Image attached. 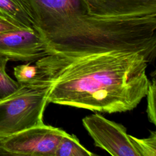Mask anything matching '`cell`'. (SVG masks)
Returning <instances> with one entry per match:
<instances>
[{
    "label": "cell",
    "mask_w": 156,
    "mask_h": 156,
    "mask_svg": "<svg viewBox=\"0 0 156 156\" xmlns=\"http://www.w3.org/2000/svg\"><path fill=\"white\" fill-rule=\"evenodd\" d=\"M0 54L9 60L34 62L48 54L35 29H18L0 32Z\"/></svg>",
    "instance_id": "7"
},
{
    "label": "cell",
    "mask_w": 156,
    "mask_h": 156,
    "mask_svg": "<svg viewBox=\"0 0 156 156\" xmlns=\"http://www.w3.org/2000/svg\"><path fill=\"white\" fill-rule=\"evenodd\" d=\"M147 61L133 52L68 55L37 60L38 78L50 83L48 103L108 113L132 110L146 97Z\"/></svg>",
    "instance_id": "1"
},
{
    "label": "cell",
    "mask_w": 156,
    "mask_h": 156,
    "mask_svg": "<svg viewBox=\"0 0 156 156\" xmlns=\"http://www.w3.org/2000/svg\"><path fill=\"white\" fill-rule=\"evenodd\" d=\"M95 154L82 146L74 134L66 132L61 138L54 156H93Z\"/></svg>",
    "instance_id": "10"
},
{
    "label": "cell",
    "mask_w": 156,
    "mask_h": 156,
    "mask_svg": "<svg viewBox=\"0 0 156 156\" xmlns=\"http://www.w3.org/2000/svg\"><path fill=\"white\" fill-rule=\"evenodd\" d=\"M65 133L43 122L0 140V155L54 156Z\"/></svg>",
    "instance_id": "4"
},
{
    "label": "cell",
    "mask_w": 156,
    "mask_h": 156,
    "mask_svg": "<svg viewBox=\"0 0 156 156\" xmlns=\"http://www.w3.org/2000/svg\"><path fill=\"white\" fill-rule=\"evenodd\" d=\"M130 138L140 154V156L156 155V133L152 131L150 135L144 138H137L130 135Z\"/></svg>",
    "instance_id": "13"
},
{
    "label": "cell",
    "mask_w": 156,
    "mask_h": 156,
    "mask_svg": "<svg viewBox=\"0 0 156 156\" xmlns=\"http://www.w3.org/2000/svg\"><path fill=\"white\" fill-rule=\"evenodd\" d=\"M34 29L47 35L87 13L82 0H24Z\"/></svg>",
    "instance_id": "5"
},
{
    "label": "cell",
    "mask_w": 156,
    "mask_h": 156,
    "mask_svg": "<svg viewBox=\"0 0 156 156\" xmlns=\"http://www.w3.org/2000/svg\"><path fill=\"white\" fill-rule=\"evenodd\" d=\"M87 13L116 16L156 13V0H82Z\"/></svg>",
    "instance_id": "8"
},
{
    "label": "cell",
    "mask_w": 156,
    "mask_h": 156,
    "mask_svg": "<svg viewBox=\"0 0 156 156\" xmlns=\"http://www.w3.org/2000/svg\"><path fill=\"white\" fill-rule=\"evenodd\" d=\"M18 29H24L19 26L13 23H12L6 20L0 19V32L15 30Z\"/></svg>",
    "instance_id": "15"
},
{
    "label": "cell",
    "mask_w": 156,
    "mask_h": 156,
    "mask_svg": "<svg viewBox=\"0 0 156 156\" xmlns=\"http://www.w3.org/2000/svg\"><path fill=\"white\" fill-rule=\"evenodd\" d=\"M0 12L9 21L24 29H34V23L24 0H0Z\"/></svg>",
    "instance_id": "9"
},
{
    "label": "cell",
    "mask_w": 156,
    "mask_h": 156,
    "mask_svg": "<svg viewBox=\"0 0 156 156\" xmlns=\"http://www.w3.org/2000/svg\"><path fill=\"white\" fill-rule=\"evenodd\" d=\"M50 86L38 78L0 101V140L43 122Z\"/></svg>",
    "instance_id": "3"
},
{
    "label": "cell",
    "mask_w": 156,
    "mask_h": 156,
    "mask_svg": "<svg viewBox=\"0 0 156 156\" xmlns=\"http://www.w3.org/2000/svg\"><path fill=\"white\" fill-rule=\"evenodd\" d=\"M155 96H156V81L155 77L154 76L149 80V83L147 91L146 97L147 98V108L146 112L148 119L151 123L156 124V115H155Z\"/></svg>",
    "instance_id": "14"
},
{
    "label": "cell",
    "mask_w": 156,
    "mask_h": 156,
    "mask_svg": "<svg viewBox=\"0 0 156 156\" xmlns=\"http://www.w3.org/2000/svg\"><path fill=\"white\" fill-rule=\"evenodd\" d=\"M0 19H2V20H8V21H9L2 13H1V12H0ZM11 22V21H10Z\"/></svg>",
    "instance_id": "16"
},
{
    "label": "cell",
    "mask_w": 156,
    "mask_h": 156,
    "mask_svg": "<svg viewBox=\"0 0 156 156\" xmlns=\"http://www.w3.org/2000/svg\"><path fill=\"white\" fill-rule=\"evenodd\" d=\"M82 124L96 146L113 156H140L126 128L99 113L82 119Z\"/></svg>",
    "instance_id": "6"
},
{
    "label": "cell",
    "mask_w": 156,
    "mask_h": 156,
    "mask_svg": "<svg viewBox=\"0 0 156 156\" xmlns=\"http://www.w3.org/2000/svg\"><path fill=\"white\" fill-rule=\"evenodd\" d=\"M41 38L48 54L133 52L143 55L149 63L156 54V13L116 16L86 13Z\"/></svg>",
    "instance_id": "2"
},
{
    "label": "cell",
    "mask_w": 156,
    "mask_h": 156,
    "mask_svg": "<svg viewBox=\"0 0 156 156\" xmlns=\"http://www.w3.org/2000/svg\"><path fill=\"white\" fill-rule=\"evenodd\" d=\"M9 59L0 54V101L16 91L21 85L13 79L6 72V66Z\"/></svg>",
    "instance_id": "11"
},
{
    "label": "cell",
    "mask_w": 156,
    "mask_h": 156,
    "mask_svg": "<svg viewBox=\"0 0 156 156\" xmlns=\"http://www.w3.org/2000/svg\"><path fill=\"white\" fill-rule=\"evenodd\" d=\"M14 76L21 85L34 83L38 79V71L35 65L30 63L20 65L14 68Z\"/></svg>",
    "instance_id": "12"
}]
</instances>
